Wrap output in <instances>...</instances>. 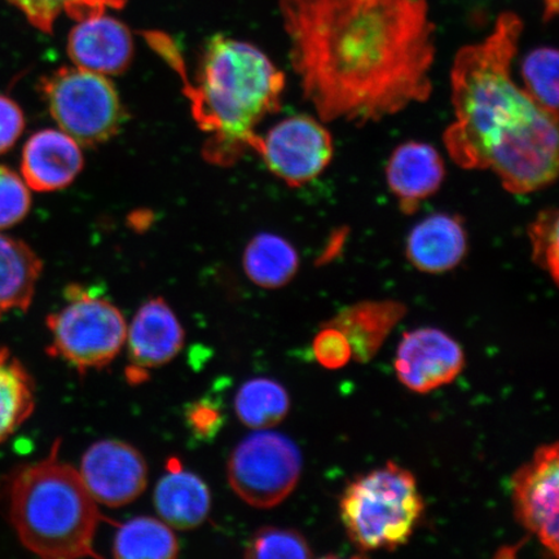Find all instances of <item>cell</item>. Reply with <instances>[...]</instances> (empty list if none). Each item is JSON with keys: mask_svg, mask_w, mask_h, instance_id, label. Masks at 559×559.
Here are the masks:
<instances>
[{"mask_svg": "<svg viewBox=\"0 0 559 559\" xmlns=\"http://www.w3.org/2000/svg\"><path fill=\"white\" fill-rule=\"evenodd\" d=\"M242 264L251 283L263 289H280L297 275L299 255L284 237L260 234L245 249Z\"/></svg>", "mask_w": 559, "mask_h": 559, "instance_id": "cell-21", "label": "cell"}, {"mask_svg": "<svg viewBox=\"0 0 559 559\" xmlns=\"http://www.w3.org/2000/svg\"><path fill=\"white\" fill-rule=\"evenodd\" d=\"M288 391L271 379L247 381L237 391L235 411L240 421L253 430H269L288 416Z\"/></svg>", "mask_w": 559, "mask_h": 559, "instance_id": "cell-24", "label": "cell"}, {"mask_svg": "<svg viewBox=\"0 0 559 559\" xmlns=\"http://www.w3.org/2000/svg\"><path fill=\"white\" fill-rule=\"evenodd\" d=\"M179 554V543L169 524L152 516H136L118 528L114 556L122 559H170Z\"/></svg>", "mask_w": 559, "mask_h": 559, "instance_id": "cell-23", "label": "cell"}, {"mask_svg": "<svg viewBox=\"0 0 559 559\" xmlns=\"http://www.w3.org/2000/svg\"><path fill=\"white\" fill-rule=\"evenodd\" d=\"M558 443L539 447L512 478L515 519L558 558L559 452Z\"/></svg>", "mask_w": 559, "mask_h": 559, "instance_id": "cell-10", "label": "cell"}, {"mask_svg": "<svg viewBox=\"0 0 559 559\" xmlns=\"http://www.w3.org/2000/svg\"><path fill=\"white\" fill-rule=\"evenodd\" d=\"M269 170L285 185L302 187L320 177L332 163L333 138L323 124L311 116L285 118L260 136L254 150Z\"/></svg>", "mask_w": 559, "mask_h": 559, "instance_id": "cell-9", "label": "cell"}, {"mask_svg": "<svg viewBox=\"0 0 559 559\" xmlns=\"http://www.w3.org/2000/svg\"><path fill=\"white\" fill-rule=\"evenodd\" d=\"M68 305L48 314L51 345L46 352L81 374L107 368L121 353L128 335L123 314L109 300L96 297L81 285H70Z\"/></svg>", "mask_w": 559, "mask_h": 559, "instance_id": "cell-6", "label": "cell"}, {"mask_svg": "<svg viewBox=\"0 0 559 559\" xmlns=\"http://www.w3.org/2000/svg\"><path fill=\"white\" fill-rule=\"evenodd\" d=\"M285 75L260 48L216 34L202 50L198 83L185 80L192 115L206 139L207 163L228 167L254 151L255 128L282 109Z\"/></svg>", "mask_w": 559, "mask_h": 559, "instance_id": "cell-3", "label": "cell"}, {"mask_svg": "<svg viewBox=\"0 0 559 559\" xmlns=\"http://www.w3.org/2000/svg\"><path fill=\"white\" fill-rule=\"evenodd\" d=\"M155 506L170 527L193 530L207 519L212 495L199 475L183 469L167 472L156 487Z\"/></svg>", "mask_w": 559, "mask_h": 559, "instance_id": "cell-20", "label": "cell"}, {"mask_svg": "<svg viewBox=\"0 0 559 559\" xmlns=\"http://www.w3.org/2000/svg\"><path fill=\"white\" fill-rule=\"evenodd\" d=\"M559 216L556 207H547L530 223L528 237L533 261L557 284L559 278Z\"/></svg>", "mask_w": 559, "mask_h": 559, "instance_id": "cell-28", "label": "cell"}, {"mask_svg": "<svg viewBox=\"0 0 559 559\" xmlns=\"http://www.w3.org/2000/svg\"><path fill=\"white\" fill-rule=\"evenodd\" d=\"M44 262L23 240L0 230V320L33 304Z\"/></svg>", "mask_w": 559, "mask_h": 559, "instance_id": "cell-19", "label": "cell"}, {"mask_svg": "<svg viewBox=\"0 0 559 559\" xmlns=\"http://www.w3.org/2000/svg\"><path fill=\"white\" fill-rule=\"evenodd\" d=\"M424 510L415 475L394 461L349 481L340 500L348 539L361 551L403 547Z\"/></svg>", "mask_w": 559, "mask_h": 559, "instance_id": "cell-5", "label": "cell"}, {"mask_svg": "<svg viewBox=\"0 0 559 559\" xmlns=\"http://www.w3.org/2000/svg\"><path fill=\"white\" fill-rule=\"evenodd\" d=\"M74 67L105 76L121 75L134 58V39L128 26L108 15L79 21L68 38Z\"/></svg>", "mask_w": 559, "mask_h": 559, "instance_id": "cell-13", "label": "cell"}, {"mask_svg": "<svg viewBox=\"0 0 559 559\" xmlns=\"http://www.w3.org/2000/svg\"><path fill=\"white\" fill-rule=\"evenodd\" d=\"M56 440L44 460L13 469L0 485V508L19 540L47 559L94 557L103 522L81 474L59 459Z\"/></svg>", "mask_w": 559, "mask_h": 559, "instance_id": "cell-4", "label": "cell"}, {"mask_svg": "<svg viewBox=\"0 0 559 559\" xmlns=\"http://www.w3.org/2000/svg\"><path fill=\"white\" fill-rule=\"evenodd\" d=\"M523 21L502 12L493 31L456 53L451 70L454 121L444 132L449 156L465 170H491L513 194L555 183L558 116L515 82Z\"/></svg>", "mask_w": 559, "mask_h": 559, "instance_id": "cell-2", "label": "cell"}, {"mask_svg": "<svg viewBox=\"0 0 559 559\" xmlns=\"http://www.w3.org/2000/svg\"><path fill=\"white\" fill-rule=\"evenodd\" d=\"M32 209L31 188L16 171L0 165V230L15 227Z\"/></svg>", "mask_w": 559, "mask_h": 559, "instance_id": "cell-29", "label": "cell"}, {"mask_svg": "<svg viewBox=\"0 0 559 559\" xmlns=\"http://www.w3.org/2000/svg\"><path fill=\"white\" fill-rule=\"evenodd\" d=\"M230 488L247 504L275 508L295 491L302 473V454L280 432L257 430L236 447L228 461Z\"/></svg>", "mask_w": 559, "mask_h": 559, "instance_id": "cell-8", "label": "cell"}, {"mask_svg": "<svg viewBox=\"0 0 559 559\" xmlns=\"http://www.w3.org/2000/svg\"><path fill=\"white\" fill-rule=\"evenodd\" d=\"M25 115L17 102L0 94V156L15 146L25 130Z\"/></svg>", "mask_w": 559, "mask_h": 559, "instance_id": "cell-32", "label": "cell"}, {"mask_svg": "<svg viewBox=\"0 0 559 559\" xmlns=\"http://www.w3.org/2000/svg\"><path fill=\"white\" fill-rule=\"evenodd\" d=\"M85 165L81 146L61 130L35 132L24 145L21 177L35 192H56L73 183Z\"/></svg>", "mask_w": 559, "mask_h": 559, "instance_id": "cell-14", "label": "cell"}, {"mask_svg": "<svg viewBox=\"0 0 559 559\" xmlns=\"http://www.w3.org/2000/svg\"><path fill=\"white\" fill-rule=\"evenodd\" d=\"M469 239L464 221L449 213L431 214L417 223L405 242V255L425 274L440 275L464 261Z\"/></svg>", "mask_w": 559, "mask_h": 559, "instance_id": "cell-17", "label": "cell"}, {"mask_svg": "<svg viewBox=\"0 0 559 559\" xmlns=\"http://www.w3.org/2000/svg\"><path fill=\"white\" fill-rule=\"evenodd\" d=\"M444 178V160L428 143L405 142L396 146L388 160L389 190L405 215L415 214L425 200L440 190Z\"/></svg>", "mask_w": 559, "mask_h": 559, "instance_id": "cell-15", "label": "cell"}, {"mask_svg": "<svg viewBox=\"0 0 559 559\" xmlns=\"http://www.w3.org/2000/svg\"><path fill=\"white\" fill-rule=\"evenodd\" d=\"M293 69L320 121L359 124L432 93L428 0H278Z\"/></svg>", "mask_w": 559, "mask_h": 559, "instance_id": "cell-1", "label": "cell"}, {"mask_svg": "<svg viewBox=\"0 0 559 559\" xmlns=\"http://www.w3.org/2000/svg\"><path fill=\"white\" fill-rule=\"evenodd\" d=\"M245 557L269 558H312L313 551L306 537L296 530L263 527L250 537Z\"/></svg>", "mask_w": 559, "mask_h": 559, "instance_id": "cell-27", "label": "cell"}, {"mask_svg": "<svg viewBox=\"0 0 559 559\" xmlns=\"http://www.w3.org/2000/svg\"><path fill=\"white\" fill-rule=\"evenodd\" d=\"M7 2L16 7L35 29L50 34L61 13L81 21L103 15L109 9L120 10L126 0H7Z\"/></svg>", "mask_w": 559, "mask_h": 559, "instance_id": "cell-25", "label": "cell"}, {"mask_svg": "<svg viewBox=\"0 0 559 559\" xmlns=\"http://www.w3.org/2000/svg\"><path fill=\"white\" fill-rule=\"evenodd\" d=\"M558 51L539 47L526 55L521 66L523 88L551 115L558 116Z\"/></svg>", "mask_w": 559, "mask_h": 559, "instance_id": "cell-26", "label": "cell"}, {"mask_svg": "<svg viewBox=\"0 0 559 559\" xmlns=\"http://www.w3.org/2000/svg\"><path fill=\"white\" fill-rule=\"evenodd\" d=\"M80 474L97 504L109 508L131 504L148 485L143 454L117 439L91 445L83 454Z\"/></svg>", "mask_w": 559, "mask_h": 559, "instance_id": "cell-11", "label": "cell"}, {"mask_svg": "<svg viewBox=\"0 0 559 559\" xmlns=\"http://www.w3.org/2000/svg\"><path fill=\"white\" fill-rule=\"evenodd\" d=\"M394 366L405 388L428 394L457 379L465 367V354L450 334L437 328H419L403 334Z\"/></svg>", "mask_w": 559, "mask_h": 559, "instance_id": "cell-12", "label": "cell"}, {"mask_svg": "<svg viewBox=\"0 0 559 559\" xmlns=\"http://www.w3.org/2000/svg\"><path fill=\"white\" fill-rule=\"evenodd\" d=\"M312 349L319 365L326 369L344 368L353 359L345 335L333 326L323 325L313 340Z\"/></svg>", "mask_w": 559, "mask_h": 559, "instance_id": "cell-30", "label": "cell"}, {"mask_svg": "<svg viewBox=\"0 0 559 559\" xmlns=\"http://www.w3.org/2000/svg\"><path fill=\"white\" fill-rule=\"evenodd\" d=\"M53 121L76 143L96 146L118 134L126 111L108 76L79 67H62L39 83Z\"/></svg>", "mask_w": 559, "mask_h": 559, "instance_id": "cell-7", "label": "cell"}, {"mask_svg": "<svg viewBox=\"0 0 559 559\" xmlns=\"http://www.w3.org/2000/svg\"><path fill=\"white\" fill-rule=\"evenodd\" d=\"M407 313L400 300H362L341 310L323 325L345 335L355 361L366 365L379 354L384 341Z\"/></svg>", "mask_w": 559, "mask_h": 559, "instance_id": "cell-18", "label": "cell"}, {"mask_svg": "<svg viewBox=\"0 0 559 559\" xmlns=\"http://www.w3.org/2000/svg\"><path fill=\"white\" fill-rule=\"evenodd\" d=\"M186 334L177 314L163 298H152L128 326L131 366L150 370L170 362L183 348Z\"/></svg>", "mask_w": 559, "mask_h": 559, "instance_id": "cell-16", "label": "cell"}, {"mask_svg": "<svg viewBox=\"0 0 559 559\" xmlns=\"http://www.w3.org/2000/svg\"><path fill=\"white\" fill-rule=\"evenodd\" d=\"M559 0H544V20L550 21L557 16Z\"/></svg>", "mask_w": 559, "mask_h": 559, "instance_id": "cell-33", "label": "cell"}, {"mask_svg": "<svg viewBox=\"0 0 559 559\" xmlns=\"http://www.w3.org/2000/svg\"><path fill=\"white\" fill-rule=\"evenodd\" d=\"M35 408V384L10 348L0 347V445L15 435Z\"/></svg>", "mask_w": 559, "mask_h": 559, "instance_id": "cell-22", "label": "cell"}, {"mask_svg": "<svg viewBox=\"0 0 559 559\" xmlns=\"http://www.w3.org/2000/svg\"><path fill=\"white\" fill-rule=\"evenodd\" d=\"M186 418L188 428L193 436L200 440H212L225 424L219 404L210 397H204L198 402L191 403L186 409Z\"/></svg>", "mask_w": 559, "mask_h": 559, "instance_id": "cell-31", "label": "cell"}]
</instances>
